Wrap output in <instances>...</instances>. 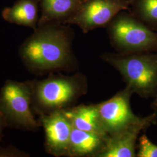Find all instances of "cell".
I'll return each mask as SVG.
<instances>
[{"instance_id":"cell-9","label":"cell","mask_w":157,"mask_h":157,"mask_svg":"<svg viewBox=\"0 0 157 157\" xmlns=\"http://www.w3.org/2000/svg\"><path fill=\"white\" fill-rule=\"evenodd\" d=\"M157 111L141 118L115 135L109 137L105 150L98 157H135L136 144L141 132L157 122Z\"/></svg>"},{"instance_id":"cell-4","label":"cell","mask_w":157,"mask_h":157,"mask_svg":"<svg viewBox=\"0 0 157 157\" xmlns=\"http://www.w3.org/2000/svg\"><path fill=\"white\" fill-rule=\"evenodd\" d=\"M111 45L118 53L157 52V33L130 13L120 12L107 26Z\"/></svg>"},{"instance_id":"cell-2","label":"cell","mask_w":157,"mask_h":157,"mask_svg":"<svg viewBox=\"0 0 157 157\" xmlns=\"http://www.w3.org/2000/svg\"><path fill=\"white\" fill-rule=\"evenodd\" d=\"M28 82L31 89L32 109L39 117L75 106L88 90L87 78L81 73H51L43 79Z\"/></svg>"},{"instance_id":"cell-1","label":"cell","mask_w":157,"mask_h":157,"mask_svg":"<svg viewBox=\"0 0 157 157\" xmlns=\"http://www.w3.org/2000/svg\"><path fill=\"white\" fill-rule=\"evenodd\" d=\"M73 38L69 25L47 23L25 40L19 55L26 69L36 75L74 71L78 61L72 50Z\"/></svg>"},{"instance_id":"cell-3","label":"cell","mask_w":157,"mask_h":157,"mask_svg":"<svg viewBox=\"0 0 157 157\" xmlns=\"http://www.w3.org/2000/svg\"><path fill=\"white\" fill-rule=\"evenodd\" d=\"M101 59L121 75L133 93L154 97L157 90V52L104 53Z\"/></svg>"},{"instance_id":"cell-7","label":"cell","mask_w":157,"mask_h":157,"mask_svg":"<svg viewBox=\"0 0 157 157\" xmlns=\"http://www.w3.org/2000/svg\"><path fill=\"white\" fill-rule=\"evenodd\" d=\"M133 94L132 90L126 86L112 98L96 104L101 122L109 137L140 119L130 106Z\"/></svg>"},{"instance_id":"cell-19","label":"cell","mask_w":157,"mask_h":157,"mask_svg":"<svg viewBox=\"0 0 157 157\" xmlns=\"http://www.w3.org/2000/svg\"><path fill=\"white\" fill-rule=\"evenodd\" d=\"M83 1H86V0H83Z\"/></svg>"},{"instance_id":"cell-15","label":"cell","mask_w":157,"mask_h":157,"mask_svg":"<svg viewBox=\"0 0 157 157\" xmlns=\"http://www.w3.org/2000/svg\"><path fill=\"white\" fill-rule=\"evenodd\" d=\"M138 157H157V145L152 143L145 134L139 139Z\"/></svg>"},{"instance_id":"cell-6","label":"cell","mask_w":157,"mask_h":157,"mask_svg":"<svg viewBox=\"0 0 157 157\" xmlns=\"http://www.w3.org/2000/svg\"><path fill=\"white\" fill-rule=\"evenodd\" d=\"M132 0H86L65 25H75L84 33L107 28L119 12L129 10Z\"/></svg>"},{"instance_id":"cell-12","label":"cell","mask_w":157,"mask_h":157,"mask_svg":"<svg viewBox=\"0 0 157 157\" xmlns=\"http://www.w3.org/2000/svg\"><path fill=\"white\" fill-rule=\"evenodd\" d=\"M63 111L74 128L109 137L101 122L96 104L75 105Z\"/></svg>"},{"instance_id":"cell-17","label":"cell","mask_w":157,"mask_h":157,"mask_svg":"<svg viewBox=\"0 0 157 157\" xmlns=\"http://www.w3.org/2000/svg\"><path fill=\"white\" fill-rule=\"evenodd\" d=\"M7 128L6 124L4 117L0 110V141L2 140V138L4 137V130Z\"/></svg>"},{"instance_id":"cell-14","label":"cell","mask_w":157,"mask_h":157,"mask_svg":"<svg viewBox=\"0 0 157 157\" xmlns=\"http://www.w3.org/2000/svg\"><path fill=\"white\" fill-rule=\"evenodd\" d=\"M130 13L152 30L157 31V0H132Z\"/></svg>"},{"instance_id":"cell-11","label":"cell","mask_w":157,"mask_h":157,"mask_svg":"<svg viewBox=\"0 0 157 157\" xmlns=\"http://www.w3.org/2000/svg\"><path fill=\"white\" fill-rule=\"evenodd\" d=\"M83 1V0H39L41 13L38 26L50 23L65 25L68 19L78 11Z\"/></svg>"},{"instance_id":"cell-13","label":"cell","mask_w":157,"mask_h":157,"mask_svg":"<svg viewBox=\"0 0 157 157\" xmlns=\"http://www.w3.org/2000/svg\"><path fill=\"white\" fill-rule=\"evenodd\" d=\"M39 0H17L12 7L2 12L3 18L8 22L32 28L38 26Z\"/></svg>"},{"instance_id":"cell-10","label":"cell","mask_w":157,"mask_h":157,"mask_svg":"<svg viewBox=\"0 0 157 157\" xmlns=\"http://www.w3.org/2000/svg\"><path fill=\"white\" fill-rule=\"evenodd\" d=\"M109 137L73 128L68 148L69 157H98L105 150Z\"/></svg>"},{"instance_id":"cell-8","label":"cell","mask_w":157,"mask_h":157,"mask_svg":"<svg viewBox=\"0 0 157 157\" xmlns=\"http://www.w3.org/2000/svg\"><path fill=\"white\" fill-rule=\"evenodd\" d=\"M39 121L44 130L45 151L56 157H67L73 127L63 111L41 115Z\"/></svg>"},{"instance_id":"cell-5","label":"cell","mask_w":157,"mask_h":157,"mask_svg":"<svg viewBox=\"0 0 157 157\" xmlns=\"http://www.w3.org/2000/svg\"><path fill=\"white\" fill-rule=\"evenodd\" d=\"M0 110L8 128L36 132L41 127L31 107V89L28 80H6L0 90Z\"/></svg>"},{"instance_id":"cell-16","label":"cell","mask_w":157,"mask_h":157,"mask_svg":"<svg viewBox=\"0 0 157 157\" xmlns=\"http://www.w3.org/2000/svg\"><path fill=\"white\" fill-rule=\"evenodd\" d=\"M30 154L18 149L15 146L10 145L6 147L0 146V157H29Z\"/></svg>"},{"instance_id":"cell-18","label":"cell","mask_w":157,"mask_h":157,"mask_svg":"<svg viewBox=\"0 0 157 157\" xmlns=\"http://www.w3.org/2000/svg\"><path fill=\"white\" fill-rule=\"evenodd\" d=\"M154 101L152 102L151 107L155 111H157V90L156 93L154 97Z\"/></svg>"}]
</instances>
